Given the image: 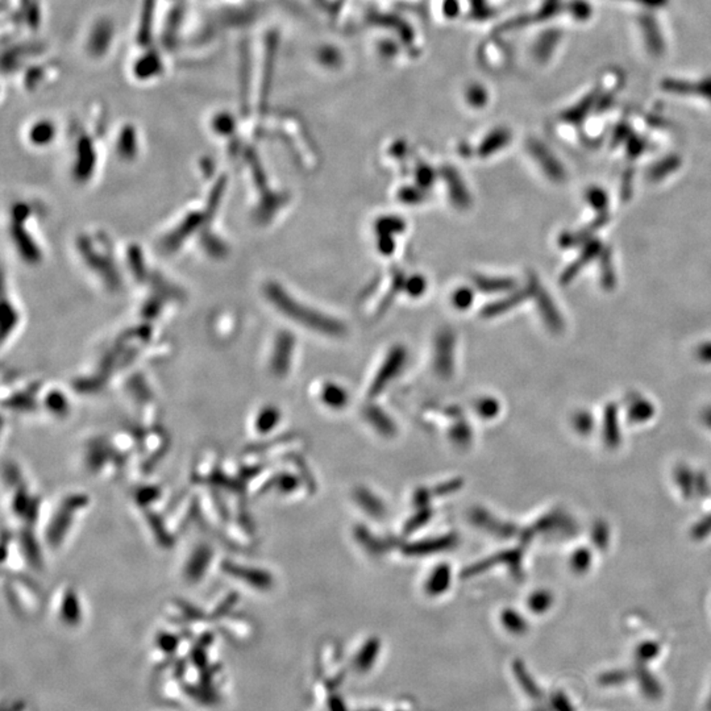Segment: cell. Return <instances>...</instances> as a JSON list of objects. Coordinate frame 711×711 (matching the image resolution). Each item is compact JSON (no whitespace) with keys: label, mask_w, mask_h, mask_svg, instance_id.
I'll return each mask as SVG.
<instances>
[{"label":"cell","mask_w":711,"mask_h":711,"mask_svg":"<svg viewBox=\"0 0 711 711\" xmlns=\"http://www.w3.org/2000/svg\"><path fill=\"white\" fill-rule=\"evenodd\" d=\"M425 281L423 276H411L408 281L405 282V288L407 290L408 294L411 297H419L421 294H423V291L425 290Z\"/></svg>","instance_id":"5"},{"label":"cell","mask_w":711,"mask_h":711,"mask_svg":"<svg viewBox=\"0 0 711 711\" xmlns=\"http://www.w3.org/2000/svg\"><path fill=\"white\" fill-rule=\"evenodd\" d=\"M403 220L401 219H395V218H385L382 219L377 224V229H378V234L381 232V235H393L395 232H399L403 229Z\"/></svg>","instance_id":"3"},{"label":"cell","mask_w":711,"mask_h":711,"mask_svg":"<svg viewBox=\"0 0 711 711\" xmlns=\"http://www.w3.org/2000/svg\"><path fill=\"white\" fill-rule=\"evenodd\" d=\"M418 181L421 186H428L434 181V174L430 168H421L418 169Z\"/></svg>","instance_id":"8"},{"label":"cell","mask_w":711,"mask_h":711,"mask_svg":"<svg viewBox=\"0 0 711 711\" xmlns=\"http://www.w3.org/2000/svg\"><path fill=\"white\" fill-rule=\"evenodd\" d=\"M475 282H477V286L482 291H487V292H495V291H500V290H507L511 283L509 279H502V278H486V276H478L475 278Z\"/></svg>","instance_id":"2"},{"label":"cell","mask_w":711,"mask_h":711,"mask_svg":"<svg viewBox=\"0 0 711 711\" xmlns=\"http://www.w3.org/2000/svg\"><path fill=\"white\" fill-rule=\"evenodd\" d=\"M378 248H380L383 254H392V252L394 249V243H393L392 236L390 235H381Z\"/></svg>","instance_id":"7"},{"label":"cell","mask_w":711,"mask_h":711,"mask_svg":"<svg viewBox=\"0 0 711 711\" xmlns=\"http://www.w3.org/2000/svg\"><path fill=\"white\" fill-rule=\"evenodd\" d=\"M444 174H446V178H447L449 194H450V198L453 199V202L457 206H460V207L468 206V203H469V194H468L465 186L462 184L460 177L456 174V171L450 170V169H447V170L444 171Z\"/></svg>","instance_id":"1"},{"label":"cell","mask_w":711,"mask_h":711,"mask_svg":"<svg viewBox=\"0 0 711 711\" xmlns=\"http://www.w3.org/2000/svg\"><path fill=\"white\" fill-rule=\"evenodd\" d=\"M453 304L461 308V310H465L468 308L472 302H473V292L469 289H460L457 290L455 294H453Z\"/></svg>","instance_id":"4"},{"label":"cell","mask_w":711,"mask_h":711,"mask_svg":"<svg viewBox=\"0 0 711 711\" xmlns=\"http://www.w3.org/2000/svg\"><path fill=\"white\" fill-rule=\"evenodd\" d=\"M640 684L642 687L644 689L645 693L648 694V697L656 698L660 694V687L658 684L656 683L655 678H652L649 674H642L640 676Z\"/></svg>","instance_id":"6"}]
</instances>
